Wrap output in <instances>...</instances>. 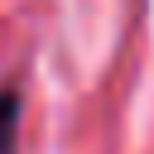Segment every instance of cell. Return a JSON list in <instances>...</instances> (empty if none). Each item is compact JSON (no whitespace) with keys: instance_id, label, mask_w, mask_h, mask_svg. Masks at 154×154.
<instances>
[{"instance_id":"obj_1","label":"cell","mask_w":154,"mask_h":154,"mask_svg":"<svg viewBox=\"0 0 154 154\" xmlns=\"http://www.w3.org/2000/svg\"><path fill=\"white\" fill-rule=\"evenodd\" d=\"M14 130H19V91L0 87V154H14Z\"/></svg>"}]
</instances>
